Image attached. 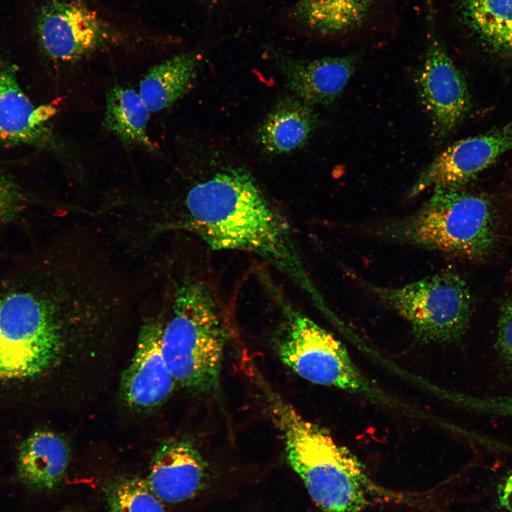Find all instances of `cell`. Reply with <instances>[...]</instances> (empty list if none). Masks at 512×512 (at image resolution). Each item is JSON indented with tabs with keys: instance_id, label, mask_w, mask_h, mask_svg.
Masks as SVG:
<instances>
[{
	"instance_id": "1",
	"label": "cell",
	"mask_w": 512,
	"mask_h": 512,
	"mask_svg": "<svg viewBox=\"0 0 512 512\" xmlns=\"http://www.w3.org/2000/svg\"><path fill=\"white\" fill-rule=\"evenodd\" d=\"M142 212L147 235L188 233L212 250L257 256L317 309L326 303L307 271L287 218L242 168L220 169L192 183L176 202Z\"/></svg>"
},
{
	"instance_id": "2",
	"label": "cell",
	"mask_w": 512,
	"mask_h": 512,
	"mask_svg": "<svg viewBox=\"0 0 512 512\" xmlns=\"http://www.w3.org/2000/svg\"><path fill=\"white\" fill-rule=\"evenodd\" d=\"M283 440L287 460L323 512H365L388 497L330 433L303 417L265 378L256 383Z\"/></svg>"
},
{
	"instance_id": "3",
	"label": "cell",
	"mask_w": 512,
	"mask_h": 512,
	"mask_svg": "<svg viewBox=\"0 0 512 512\" xmlns=\"http://www.w3.org/2000/svg\"><path fill=\"white\" fill-rule=\"evenodd\" d=\"M165 302V319H156L176 383L201 392L212 390L220 377L229 315L211 272L186 267L173 279Z\"/></svg>"
},
{
	"instance_id": "4",
	"label": "cell",
	"mask_w": 512,
	"mask_h": 512,
	"mask_svg": "<svg viewBox=\"0 0 512 512\" xmlns=\"http://www.w3.org/2000/svg\"><path fill=\"white\" fill-rule=\"evenodd\" d=\"M375 233L394 242L481 260L496 247L498 220L486 198L456 188H437L419 209L382 223Z\"/></svg>"
},
{
	"instance_id": "5",
	"label": "cell",
	"mask_w": 512,
	"mask_h": 512,
	"mask_svg": "<svg viewBox=\"0 0 512 512\" xmlns=\"http://www.w3.org/2000/svg\"><path fill=\"white\" fill-rule=\"evenodd\" d=\"M260 279L280 313L274 343L282 363L313 383L376 398V389L343 344L291 303L266 275Z\"/></svg>"
},
{
	"instance_id": "6",
	"label": "cell",
	"mask_w": 512,
	"mask_h": 512,
	"mask_svg": "<svg viewBox=\"0 0 512 512\" xmlns=\"http://www.w3.org/2000/svg\"><path fill=\"white\" fill-rule=\"evenodd\" d=\"M366 284L380 302L409 323L422 341H455L467 329L472 298L466 282L454 270H447L397 287Z\"/></svg>"
},
{
	"instance_id": "7",
	"label": "cell",
	"mask_w": 512,
	"mask_h": 512,
	"mask_svg": "<svg viewBox=\"0 0 512 512\" xmlns=\"http://www.w3.org/2000/svg\"><path fill=\"white\" fill-rule=\"evenodd\" d=\"M38 36L52 59L71 62L99 51L114 40V32L95 9L80 0H58L39 16Z\"/></svg>"
},
{
	"instance_id": "8",
	"label": "cell",
	"mask_w": 512,
	"mask_h": 512,
	"mask_svg": "<svg viewBox=\"0 0 512 512\" xmlns=\"http://www.w3.org/2000/svg\"><path fill=\"white\" fill-rule=\"evenodd\" d=\"M430 11L429 35L417 85L436 134L444 137L466 117L470 97L465 79L437 34Z\"/></svg>"
},
{
	"instance_id": "9",
	"label": "cell",
	"mask_w": 512,
	"mask_h": 512,
	"mask_svg": "<svg viewBox=\"0 0 512 512\" xmlns=\"http://www.w3.org/2000/svg\"><path fill=\"white\" fill-rule=\"evenodd\" d=\"M511 149L512 125L456 142L423 170L409 196L415 197L430 188H459Z\"/></svg>"
},
{
	"instance_id": "10",
	"label": "cell",
	"mask_w": 512,
	"mask_h": 512,
	"mask_svg": "<svg viewBox=\"0 0 512 512\" xmlns=\"http://www.w3.org/2000/svg\"><path fill=\"white\" fill-rule=\"evenodd\" d=\"M175 383L163 353L160 324L157 319L148 321L142 327L134 356L122 377L123 396L132 407L151 408L169 396Z\"/></svg>"
},
{
	"instance_id": "11",
	"label": "cell",
	"mask_w": 512,
	"mask_h": 512,
	"mask_svg": "<svg viewBox=\"0 0 512 512\" xmlns=\"http://www.w3.org/2000/svg\"><path fill=\"white\" fill-rule=\"evenodd\" d=\"M57 110L33 104L21 87L14 70L0 66V143L52 148L55 141L48 124Z\"/></svg>"
},
{
	"instance_id": "12",
	"label": "cell",
	"mask_w": 512,
	"mask_h": 512,
	"mask_svg": "<svg viewBox=\"0 0 512 512\" xmlns=\"http://www.w3.org/2000/svg\"><path fill=\"white\" fill-rule=\"evenodd\" d=\"M358 62L356 54L314 60L285 57L279 66L295 97L311 107L329 106L343 92Z\"/></svg>"
},
{
	"instance_id": "13",
	"label": "cell",
	"mask_w": 512,
	"mask_h": 512,
	"mask_svg": "<svg viewBox=\"0 0 512 512\" xmlns=\"http://www.w3.org/2000/svg\"><path fill=\"white\" fill-rule=\"evenodd\" d=\"M204 477L205 464L197 449L188 441L176 440L158 450L146 481L160 500L178 503L196 494Z\"/></svg>"
},
{
	"instance_id": "14",
	"label": "cell",
	"mask_w": 512,
	"mask_h": 512,
	"mask_svg": "<svg viewBox=\"0 0 512 512\" xmlns=\"http://www.w3.org/2000/svg\"><path fill=\"white\" fill-rule=\"evenodd\" d=\"M318 126L312 107L295 96L281 99L259 128L264 149L272 154L292 152L302 147Z\"/></svg>"
},
{
	"instance_id": "15",
	"label": "cell",
	"mask_w": 512,
	"mask_h": 512,
	"mask_svg": "<svg viewBox=\"0 0 512 512\" xmlns=\"http://www.w3.org/2000/svg\"><path fill=\"white\" fill-rule=\"evenodd\" d=\"M68 461L69 449L64 439L50 431H36L20 445L18 475L30 488L51 489L62 479Z\"/></svg>"
},
{
	"instance_id": "16",
	"label": "cell",
	"mask_w": 512,
	"mask_h": 512,
	"mask_svg": "<svg viewBox=\"0 0 512 512\" xmlns=\"http://www.w3.org/2000/svg\"><path fill=\"white\" fill-rule=\"evenodd\" d=\"M377 4L378 0H298L292 16L314 34L338 36L363 28Z\"/></svg>"
},
{
	"instance_id": "17",
	"label": "cell",
	"mask_w": 512,
	"mask_h": 512,
	"mask_svg": "<svg viewBox=\"0 0 512 512\" xmlns=\"http://www.w3.org/2000/svg\"><path fill=\"white\" fill-rule=\"evenodd\" d=\"M198 60L194 54L181 53L151 68L141 80L138 93L149 112L171 107L192 86Z\"/></svg>"
},
{
	"instance_id": "18",
	"label": "cell",
	"mask_w": 512,
	"mask_h": 512,
	"mask_svg": "<svg viewBox=\"0 0 512 512\" xmlns=\"http://www.w3.org/2000/svg\"><path fill=\"white\" fill-rule=\"evenodd\" d=\"M149 113L138 92L115 85L106 95L103 125L125 145L155 151L156 146L147 132Z\"/></svg>"
},
{
	"instance_id": "19",
	"label": "cell",
	"mask_w": 512,
	"mask_h": 512,
	"mask_svg": "<svg viewBox=\"0 0 512 512\" xmlns=\"http://www.w3.org/2000/svg\"><path fill=\"white\" fill-rule=\"evenodd\" d=\"M463 23L491 49L512 51V0H458Z\"/></svg>"
},
{
	"instance_id": "20",
	"label": "cell",
	"mask_w": 512,
	"mask_h": 512,
	"mask_svg": "<svg viewBox=\"0 0 512 512\" xmlns=\"http://www.w3.org/2000/svg\"><path fill=\"white\" fill-rule=\"evenodd\" d=\"M106 495L110 512H165L147 481L139 478L114 481Z\"/></svg>"
},
{
	"instance_id": "21",
	"label": "cell",
	"mask_w": 512,
	"mask_h": 512,
	"mask_svg": "<svg viewBox=\"0 0 512 512\" xmlns=\"http://www.w3.org/2000/svg\"><path fill=\"white\" fill-rule=\"evenodd\" d=\"M496 349L501 362L512 373V297L500 308Z\"/></svg>"
},
{
	"instance_id": "22",
	"label": "cell",
	"mask_w": 512,
	"mask_h": 512,
	"mask_svg": "<svg viewBox=\"0 0 512 512\" xmlns=\"http://www.w3.org/2000/svg\"><path fill=\"white\" fill-rule=\"evenodd\" d=\"M24 197L12 178L0 172V225L14 220L21 211Z\"/></svg>"
},
{
	"instance_id": "23",
	"label": "cell",
	"mask_w": 512,
	"mask_h": 512,
	"mask_svg": "<svg viewBox=\"0 0 512 512\" xmlns=\"http://www.w3.org/2000/svg\"><path fill=\"white\" fill-rule=\"evenodd\" d=\"M498 496L501 506L512 512V474L501 486Z\"/></svg>"
}]
</instances>
